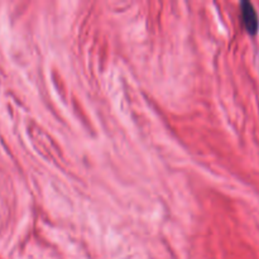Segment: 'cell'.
<instances>
[{
	"label": "cell",
	"mask_w": 259,
	"mask_h": 259,
	"mask_svg": "<svg viewBox=\"0 0 259 259\" xmlns=\"http://www.w3.org/2000/svg\"><path fill=\"white\" fill-rule=\"evenodd\" d=\"M240 8H242V17L245 28L249 33H255L258 29V17L254 7L249 2H243Z\"/></svg>",
	"instance_id": "1"
}]
</instances>
